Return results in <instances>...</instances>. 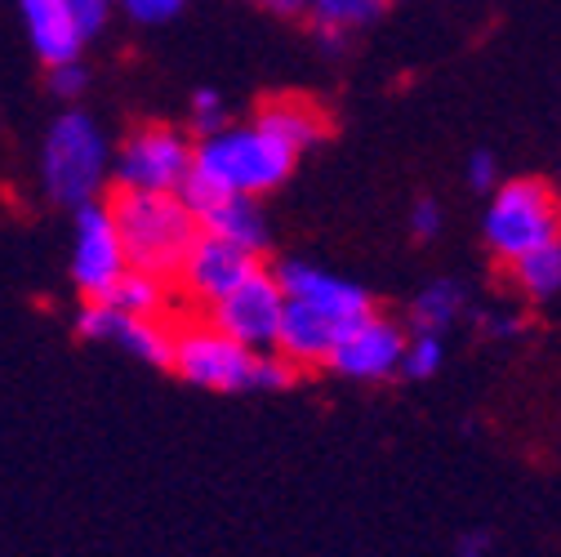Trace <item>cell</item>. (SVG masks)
I'll return each instance as SVG.
<instances>
[{
    "label": "cell",
    "mask_w": 561,
    "mask_h": 557,
    "mask_svg": "<svg viewBox=\"0 0 561 557\" xmlns=\"http://www.w3.org/2000/svg\"><path fill=\"white\" fill-rule=\"evenodd\" d=\"M276 276H280V286H286V295H299V299L325 308L339 321H357V317H370L375 312V299L362 286L343 282V276H334V272H321L312 263H295L290 259V263L276 268Z\"/></svg>",
    "instance_id": "cell-12"
},
{
    "label": "cell",
    "mask_w": 561,
    "mask_h": 557,
    "mask_svg": "<svg viewBox=\"0 0 561 557\" xmlns=\"http://www.w3.org/2000/svg\"><path fill=\"white\" fill-rule=\"evenodd\" d=\"M259 268H263V259L254 250H245V246H237V241H228L219 232H201L192 254H187V263H183V272H179V286L196 304L209 308L215 299H224L228 291H237L245 276H254Z\"/></svg>",
    "instance_id": "cell-9"
},
{
    "label": "cell",
    "mask_w": 561,
    "mask_h": 557,
    "mask_svg": "<svg viewBox=\"0 0 561 557\" xmlns=\"http://www.w3.org/2000/svg\"><path fill=\"white\" fill-rule=\"evenodd\" d=\"M299 362H290L286 353H276V348H267V353H259L254 357V388H272V393H280V388H290V384H299Z\"/></svg>",
    "instance_id": "cell-22"
},
{
    "label": "cell",
    "mask_w": 561,
    "mask_h": 557,
    "mask_svg": "<svg viewBox=\"0 0 561 557\" xmlns=\"http://www.w3.org/2000/svg\"><path fill=\"white\" fill-rule=\"evenodd\" d=\"M343 326H353V321H339V317H330L325 308H317V304L290 295V299H286V312H280L276 353H286V357L299 362L304 371H308V366H330V353H334Z\"/></svg>",
    "instance_id": "cell-11"
},
{
    "label": "cell",
    "mask_w": 561,
    "mask_h": 557,
    "mask_svg": "<svg viewBox=\"0 0 561 557\" xmlns=\"http://www.w3.org/2000/svg\"><path fill=\"white\" fill-rule=\"evenodd\" d=\"M72 14H77V23H81V32L90 41V36L103 32V23L112 14V0H72Z\"/></svg>",
    "instance_id": "cell-28"
},
{
    "label": "cell",
    "mask_w": 561,
    "mask_h": 557,
    "mask_svg": "<svg viewBox=\"0 0 561 557\" xmlns=\"http://www.w3.org/2000/svg\"><path fill=\"white\" fill-rule=\"evenodd\" d=\"M405 343L410 339L388 317H379V312L357 317L353 326H343L334 353H330V371H339L347 379H388L392 371H401Z\"/></svg>",
    "instance_id": "cell-10"
},
{
    "label": "cell",
    "mask_w": 561,
    "mask_h": 557,
    "mask_svg": "<svg viewBox=\"0 0 561 557\" xmlns=\"http://www.w3.org/2000/svg\"><path fill=\"white\" fill-rule=\"evenodd\" d=\"M121 10L134 23H170L183 10V0H121Z\"/></svg>",
    "instance_id": "cell-26"
},
{
    "label": "cell",
    "mask_w": 561,
    "mask_h": 557,
    "mask_svg": "<svg viewBox=\"0 0 561 557\" xmlns=\"http://www.w3.org/2000/svg\"><path fill=\"white\" fill-rule=\"evenodd\" d=\"M103 174H107V144L94 129V121L85 112L58 116L49 138H45V187H49V196L77 211V205L94 201Z\"/></svg>",
    "instance_id": "cell-4"
},
{
    "label": "cell",
    "mask_w": 561,
    "mask_h": 557,
    "mask_svg": "<svg viewBox=\"0 0 561 557\" xmlns=\"http://www.w3.org/2000/svg\"><path fill=\"white\" fill-rule=\"evenodd\" d=\"M112 308H121V312H129V317H152V312H161L165 308V282L161 276H152V272H138V268H129L121 282L103 295Z\"/></svg>",
    "instance_id": "cell-19"
},
{
    "label": "cell",
    "mask_w": 561,
    "mask_h": 557,
    "mask_svg": "<svg viewBox=\"0 0 561 557\" xmlns=\"http://www.w3.org/2000/svg\"><path fill=\"white\" fill-rule=\"evenodd\" d=\"M201 228L205 232H219V237H228V241H237V246H245V250H254V254H263L267 250V219H263V211L254 205V196H228L224 205H215L205 219H201Z\"/></svg>",
    "instance_id": "cell-16"
},
{
    "label": "cell",
    "mask_w": 561,
    "mask_h": 557,
    "mask_svg": "<svg viewBox=\"0 0 561 557\" xmlns=\"http://www.w3.org/2000/svg\"><path fill=\"white\" fill-rule=\"evenodd\" d=\"M254 121H263L267 129H276L286 144H295L299 152L304 148H312L317 138H325L330 134V121H325V112L312 103V99H299V94H286V99H267L263 107H259V116Z\"/></svg>",
    "instance_id": "cell-14"
},
{
    "label": "cell",
    "mask_w": 561,
    "mask_h": 557,
    "mask_svg": "<svg viewBox=\"0 0 561 557\" xmlns=\"http://www.w3.org/2000/svg\"><path fill=\"white\" fill-rule=\"evenodd\" d=\"M383 5H388V0H383Z\"/></svg>",
    "instance_id": "cell-33"
},
{
    "label": "cell",
    "mask_w": 561,
    "mask_h": 557,
    "mask_svg": "<svg viewBox=\"0 0 561 557\" xmlns=\"http://www.w3.org/2000/svg\"><path fill=\"white\" fill-rule=\"evenodd\" d=\"M254 348L237 343L228 330H219L215 321H187L179 326V343H174V375L192 388H209V393H241L254 388Z\"/></svg>",
    "instance_id": "cell-5"
},
{
    "label": "cell",
    "mask_w": 561,
    "mask_h": 557,
    "mask_svg": "<svg viewBox=\"0 0 561 557\" xmlns=\"http://www.w3.org/2000/svg\"><path fill=\"white\" fill-rule=\"evenodd\" d=\"M129 272V254L116 228L112 205L85 201L77 205V254H72V276L85 291V299H103L121 276Z\"/></svg>",
    "instance_id": "cell-8"
},
{
    "label": "cell",
    "mask_w": 561,
    "mask_h": 557,
    "mask_svg": "<svg viewBox=\"0 0 561 557\" xmlns=\"http://www.w3.org/2000/svg\"><path fill=\"white\" fill-rule=\"evenodd\" d=\"M383 10V0H308V14L317 32H357Z\"/></svg>",
    "instance_id": "cell-20"
},
{
    "label": "cell",
    "mask_w": 561,
    "mask_h": 557,
    "mask_svg": "<svg viewBox=\"0 0 561 557\" xmlns=\"http://www.w3.org/2000/svg\"><path fill=\"white\" fill-rule=\"evenodd\" d=\"M286 286H280V276L259 268L254 276H245V282L237 291H228L224 299L209 304V321H215L219 330H228L237 343L254 348V353H267V348H276V334H280V312H286Z\"/></svg>",
    "instance_id": "cell-6"
},
{
    "label": "cell",
    "mask_w": 561,
    "mask_h": 557,
    "mask_svg": "<svg viewBox=\"0 0 561 557\" xmlns=\"http://www.w3.org/2000/svg\"><path fill=\"white\" fill-rule=\"evenodd\" d=\"M192 129L201 138L228 129V112H224V99L215 90H196V99H192Z\"/></svg>",
    "instance_id": "cell-24"
},
{
    "label": "cell",
    "mask_w": 561,
    "mask_h": 557,
    "mask_svg": "<svg viewBox=\"0 0 561 557\" xmlns=\"http://www.w3.org/2000/svg\"><path fill=\"white\" fill-rule=\"evenodd\" d=\"M446 362V348H442V334H428V330H410V343H405V357H401V375L405 379H433Z\"/></svg>",
    "instance_id": "cell-21"
},
{
    "label": "cell",
    "mask_w": 561,
    "mask_h": 557,
    "mask_svg": "<svg viewBox=\"0 0 561 557\" xmlns=\"http://www.w3.org/2000/svg\"><path fill=\"white\" fill-rule=\"evenodd\" d=\"M196 148H187V138L170 125H144L129 134V144L121 148L116 179L121 187H148V192H179L183 179L192 174Z\"/></svg>",
    "instance_id": "cell-7"
},
{
    "label": "cell",
    "mask_w": 561,
    "mask_h": 557,
    "mask_svg": "<svg viewBox=\"0 0 561 557\" xmlns=\"http://www.w3.org/2000/svg\"><path fill=\"white\" fill-rule=\"evenodd\" d=\"M112 215L129 254V268L152 272L161 282H179V272L205 232L196 211L179 192H148V187H121L112 196Z\"/></svg>",
    "instance_id": "cell-1"
},
{
    "label": "cell",
    "mask_w": 561,
    "mask_h": 557,
    "mask_svg": "<svg viewBox=\"0 0 561 557\" xmlns=\"http://www.w3.org/2000/svg\"><path fill=\"white\" fill-rule=\"evenodd\" d=\"M259 5H267V10H276V14H304L308 0H259Z\"/></svg>",
    "instance_id": "cell-32"
},
{
    "label": "cell",
    "mask_w": 561,
    "mask_h": 557,
    "mask_svg": "<svg viewBox=\"0 0 561 557\" xmlns=\"http://www.w3.org/2000/svg\"><path fill=\"white\" fill-rule=\"evenodd\" d=\"M299 161V148L286 144L276 129H267L263 121L241 125V129H219L205 134L196 144V170L209 174L219 187L241 192V196H263L272 187H280L290 179Z\"/></svg>",
    "instance_id": "cell-2"
},
{
    "label": "cell",
    "mask_w": 561,
    "mask_h": 557,
    "mask_svg": "<svg viewBox=\"0 0 561 557\" xmlns=\"http://www.w3.org/2000/svg\"><path fill=\"white\" fill-rule=\"evenodd\" d=\"M468 187L472 192H495L500 187V166L490 152H472L468 157Z\"/></svg>",
    "instance_id": "cell-27"
},
{
    "label": "cell",
    "mask_w": 561,
    "mask_h": 557,
    "mask_svg": "<svg viewBox=\"0 0 561 557\" xmlns=\"http://www.w3.org/2000/svg\"><path fill=\"white\" fill-rule=\"evenodd\" d=\"M485 246L495 259L513 263L561 237V192L543 179H513L490 192L485 205Z\"/></svg>",
    "instance_id": "cell-3"
},
{
    "label": "cell",
    "mask_w": 561,
    "mask_h": 557,
    "mask_svg": "<svg viewBox=\"0 0 561 557\" xmlns=\"http://www.w3.org/2000/svg\"><path fill=\"white\" fill-rule=\"evenodd\" d=\"M410 232L419 237V241H428V237H437L442 232V211H437V201H414V211H410Z\"/></svg>",
    "instance_id": "cell-29"
},
{
    "label": "cell",
    "mask_w": 561,
    "mask_h": 557,
    "mask_svg": "<svg viewBox=\"0 0 561 557\" xmlns=\"http://www.w3.org/2000/svg\"><path fill=\"white\" fill-rule=\"evenodd\" d=\"M116 343H125L134 357H144L161 371L174 366V343H179V321H170L165 312H152V317H121V330H116Z\"/></svg>",
    "instance_id": "cell-15"
},
{
    "label": "cell",
    "mask_w": 561,
    "mask_h": 557,
    "mask_svg": "<svg viewBox=\"0 0 561 557\" xmlns=\"http://www.w3.org/2000/svg\"><path fill=\"white\" fill-rule=\"evenodd\" d=\"M19 10H23V23H27V36H32L36 54L49 67L67 62V58H81L85 32L72 14V0H19Z\"/></svg>",
    "instance_id": "cell-13"
},
{
    "label": "cell",
    "mask_w": 561,
    "mask_h": 557,
    "mask_svg": "<svg viewBox=\"0 0 561 557\" xmlns=\"http://www.w3.org/2000/svg\"><path fill=\"white\" fill-rule=\"evenodd\" d=\"M121 308H112L107 299H90L85 308H81V317H77V330H81V339H116V330H121Z\"/></svg>",
    "instance_id": "cell-23"
},
{
    "label": "cell",
    "mask_w": 561,
    "mask_h": 557,
    "mask_svg": "<svg viewBox=\"0 0 561 557\" xmlns=\"http://www.w3.org/2000/svg\"><path fill=\"white\" fill-rule=\"evenodd\" d=\"M508 276H513V286L530 304L552 299L561 291V237L548 241V246H539V250H530V254H522V259H513L508 263Z\"/></svg>",
    "instance_id": "cell-17"
},
{
    "label": "cell",
    "mask_w": 561,
    "mask_h": 557,
    "mask_svg": "<svg viewBox=\"0 0 561 557\" xmlns=\"http://www.w3.org/2000/svg\"><path fill=\"white\" fill-rule=\"evenodd\" d=\"M85 86H90V72L81 67V58H67V62H54V67H49V90H54V94L72 99V94H81Z\"/></svg>",
    "instance_id": "cell-25"
},
{
    "label": "cell",
    "mask_w": 561,
    "mask_h": 557,
    "mask_svg": "<svg viewBox=\"0 0 561 557\" xmlns=\"http://www.w3.org/2000/svg\"><path fill=\"white\" fill-rule=\"evenodd\" d=\"M463 312V286L442 276V282L424 286L410 304V330H428V334H442L446 326H455Z\"/></svg>",
    "instance_id": "cell-18"
},
{
    "label": "cell",
    "mask_w": 561,
    "mask_h": 557,
    "mask_svg": "<svg viewBox=\"0 0 561 557\" xmlns=\"http://www.w3.org/2000/svg\"><path fill=\"white\" fill-rule=\"evenodd\" d=\"M485 330L495 334V339H513V334L522 330V317H504V312H500V317H490V321H485Z\"/></svg>",
    "instance_id": "cell-31"
},
{
    "label": "cell",
    "mask_w": 561,
    "mask_h": 557,
    "mask_svg": "<svg viewBox=\"0 0 561 557\" xmlns=\"http://www.w3.org/2000/svg\"><path fill=\"white\" fill-rule=\"evenodd\" d=\"M490 548H495V535L490 531H463L455 539V557H490Z\"/></svg>",
    "instance_id": "cell-30"
}]
</instances>
